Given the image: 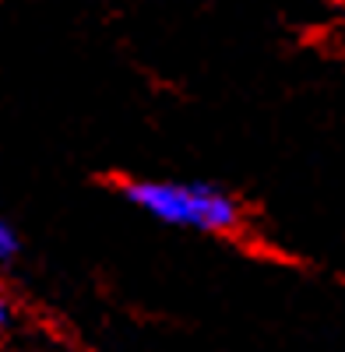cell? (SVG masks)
I'll list each match as a JSON object with an SVG mask.
<instances>
[{"label": "cell", "instance_id": "6da1fadb", "mask_svg": "<svg viewBox=\"0 0 345 352\" xmlns=\"http://www.w3.org/2000/svg\"><path fill=\"white\" fill-rule=\"evenodd\" d=\"M120 197L134 212L148 215L159 226L201 232V236H222L243 222L240 197L208 180H177V176H145V180L120 184Z\"/></svg>", "mask_w": 345, "mask_h": 352}, {"label": "cell", "instance_id": "7a4b0ae2", "mask_svg": "<svg viewBox=\"0 0 345 352\" xmlns=\"http://www.w3.org/2000/svg\"><path fill=\"white\" fill-rule=\"evenodd\" d=\"M21 254V236H18V229L11 226V219L4 215V208H0V268L11 261H18Z\"/></svg>", "mask_w": 345, "mask_h": 352}, {"label": "cell", "instance_id": "3957f363", "mask_svg": "<svg viewBox=\"0 0 345 352\" xmlns=\"http://www.w3.org/2000/svg\"><path fill=\"white\" fill-rule=\"evenodd\" d=\"M14 324V310H11V300H8V292L0 289V335H8Z\"/></svg>", "mask_w": 345, "mask_h": 352}, {"label": "cell", "instance_id": "277c9868", "mask_svg": "<svg viewBox=\"0 0 345 352\" xmlns=\"http://www.w3.org/2000/svg\"><path fill=\"white\" fill-rule=\"evenodd\" d=\"M338 11H342V18H345V0H338Z\"/></svg>", "mask_w": 345, "mask_h": 352}]
</instances>
